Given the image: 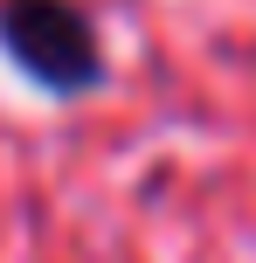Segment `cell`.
Masks as SVG:
<instances>
[{"instance_id":"1","label":"cell","mask_w":256,"mask_h":263,"mask_svg":"<svg viewBox=\"0 0 256 263\" xmlns=\"http://www.w3.org/2000/svg\"><path fill=\"white\" fill-rule=\"evenodd\" d=\"M0 55L55 104H76L111 77L104 28L83 0H0Z\"/></svg>"}]
</instances>
